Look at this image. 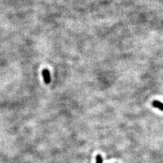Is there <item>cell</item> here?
<instances>
[{
  "label": "cell",
  "mask_w": 163,
  "mask_h": 163,
  "mask_svg": "<svg viewBox=\"0 0 163 163\" xmlns=\"http://www.w3.org/2000/svg\"><path fill=\"white\" fill-rule=\"evenodd\" d=\"M42 76L44 79V82L46 84H49L51 82V76H50V72L48 69H44L42 70Z\"/></svg>",
  "instance_id": "1"
},
{
  "label": "cell",
  "mask_w": 163,
  "mask_h": 163,
  "mask_svg": "<svg viewBox=\"0 0 163 163\" xmlns=\"http://www.w3.org/2000/svg\"><path fill=\"white\" fill-rule=\"evenodd\" d=\"M152 107H155V108L158 109V110L163 111V103H161L159 101H153L152 102Z\"/></svg>",
  "instance_id": "2"
},
{
  "label": "cell",
  "mask_w": 163,
  "mask_h": 163,
  "mask_svg": "<svg viewBox=\"0 0 163 163\" xmlns=\"http://www.w3.org/2000/svg\"><path fill=\"white\" fill-rule=\"evenodd\" d=\"M96 163H103L102 157L100 155H98L96 156Z\"/></svg>",
  "instance_id": "3"
}]
</instances>
